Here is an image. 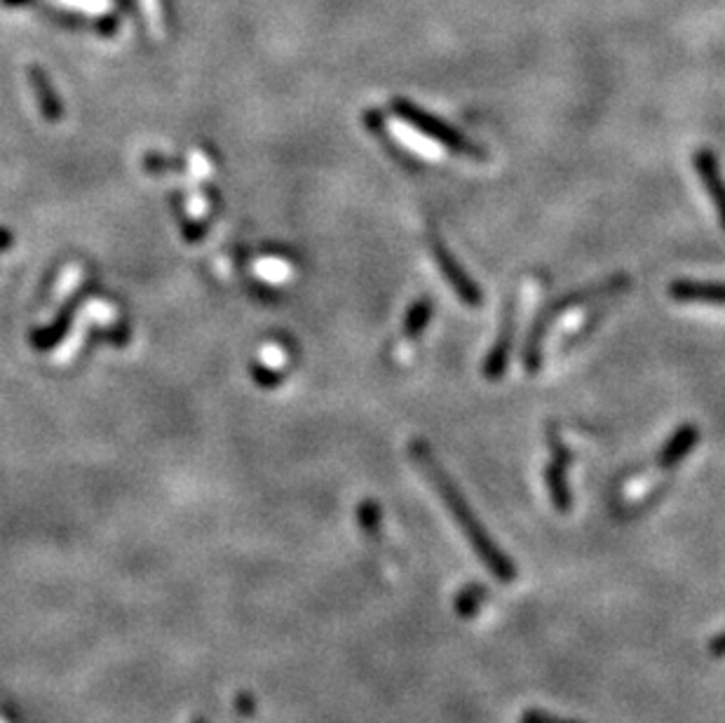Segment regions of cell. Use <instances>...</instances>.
<instances>
[{
  "instance_id": "obj_15",
  "label": "cell",
  "mask_w": 725,
  "mask_h": 723,
  "mask_svg": "<svg viewBox=\"0 0 725 723\" xmlns=\"http://www.w3.org/2000/svg\"><path fill=\"white\" fill-rule=\"evenodd\" d=\"M144 167L148 172L153 174H186L188 172V165L184 160L179 158H167V155H160V153H146L144 155Z\"/></svg>"
},
{
  "instance_id": "obj_3",
  "label": "cell",
  "mask_w": 725,
  "mask_h": 723,
  "mask_svg": "<svg viewBox=\"0 0 725 723\" xmlns=\"http://www.w3.org/2000/svg\"><path fill=\"white\" fill-rule=\"evenodd\" d=\"M390 111L395 113V116L402 120V123H406L409 127H413L416 132L423 134L425 139H430L439 146L449 148L451 153L463 155V158H470V160H477V162H484L486 158H489V153H486L479 144H474L472 139H467L463 132H458L456 127L444 123V120L437 118L435 113L425 111V108H420L418 104H413V101H409V99L395 97L390 101Z\"/></svg>"
},
{
  "instance_id": "obj_13",
  "label": "cell",
  "mask_w": 725,
  "mask_h": 723,
  "mask_svg": "<svg viewBox=\"0 0 725 723\" xmlns=\"http://www.w3.org/2000/svg\"><path fill=\"white\" fill-rule=\"evenodd\" d=\"M486 599H489V587L481 583L465 585L456 597V613L460 618H472Z\"/></svg>"
},
{
  "instance_id": "obj_10",
  "label": "cell",
  "mask_w": 725,
  "mask_h": 723,
  "mask_svg": "<svg viewBox=\"0 0 725 723\" xmlns=\"http://www.w3.org/2000/svg\"><path fill=\"white\" fill-rule=\"evenodd\" d=\"M111 315H113V310L108 308L106 303H101V301H94V303H90V306H85V308H83V313L78 315L76 324H73V331L69 334V339H66V341L62 343V348H59V350H57V355H54V362H59V364L69 362L71 357L78 353L80 346H83L85 334H87V324H92V322H104V320H108V317H111Z\"/></svg>"
},
{
  "instance_id": "obj_17",
  "label": "cell",
  "mask_w": 725,
  "mask_h": 723,
  "mask_svg": "<svg viewBox=\"0 0 725 723\" xmlns=\"http://www.w3.org/2000/svg\"><path fill=\"white\" fill-rule=\"evenodd\" d=\"M519 723H580V721L564 719V716L542 712V709H528V712L521 714Z\"/></svg>"
},
{
  "instance_id": "obj_2",
  "label": "cell",
  "mask_w": 725,
  "mask_h": 723,
  "mask_svg": "<svg viewBox=\"0 0 725 723\" xmlns=\"http://www.w3.org/2000/svg\"><path fill=\"white\" fill-rule=\"evenodd\" d=\"M632 287V280L627 275H611L608 280L592 282L589 287L575 289V292H568L559 299L547 303L545 308L540 310L538 317H535L531 331H528L524 350H521V360H524V367L528 374H535L542 367V343H545L547 331H550L552 322L557 320L559 315L568 313V310L585 306V303H594L601 299H611V296L625 294L627 289Z\"/></svg>"
},
{
  "instance_id": "obj_6",
  "label": "cell",
  "mask_w": 725,
  "mask_h": 723,
  "mask_svg": "<svg viewBox=\"0 0 725 723\" xmlns=\"http://www.w3.org/2000/svg\"><path fill=\"white\" fill-rule=\"evenodd\" d=\"M514 331H517V299H507L503 320H500V331L496 336V343L489 350L484 362V376L489 381H500L505 376L507 364H510V353L514 343Z\"/></svg>"
},
{
  "instance_id": "obj_1",
  "label": "cell",
  "mask_w": 725,
  "mask_h": 723,
  "mask_svg": "<svg viewBox=\"0 0 725 723\" xmlns=\"http://www.w3.org/2000/svg\"><path fill=\"white\" fill-rule=\"evenodd\" d=\"M409 454L413 458V463L418 465V470L430 479L432 486H435V491L439 493V498H442L446 510L451 512L453 522H456L458 529L463 531L467 543H470L474 554L484 562L491 576L503 580V583H512V580L517 578V566H514L512 559L507 557L503 550H500L496 540L486 533L484 524L479 522L474 510L470 508V503H467L458 486L453 484L449 472H444L435 454H432L430 444H425L423 439H413Z\"/></svg>"
},
{
  "instance_id": "obj_7",
  "label": "cell",
  "mask_w": 725,
  "mask_h": 723,
  "mask_svg": "<svg viewBox=\"0 0 725 723\" xmlns=\"http://www.w3.org/2000/svg\"><path fill=\"white\" fill-rule=\"evenodd\" d=\"M693 165H695L697 177H700V181H702L704 191H707L711 202H714L718 221H721V226L725 231V179H723L721 165H718L714 151H709V148H700V151L695 153Z\"/></svg>"
},
{
  "instance_id": "obj_11",
  "label": "cell",
  "mask_w": 725,
  "mask_h": 723,
  "mask_svg": "<svg viewBox=\"0 0 725 723\" xmlns=\"http://www.w3.org/2000/svg\"><path fill=\"white\" fill-rule=\"evenodd\" d=\"M697 442H700V430H697V425L693 423L681 425V428L664 442L660 454H657V463H660L662 468H674V465H679L683 458L697 447Z\"/></svg>"
},
{
  "instance_id": "obj_8",
  "label": "cell",
  "mask_w": 725,
  "mask_h": 723,
  "mask_svg": "<svg viewBox=\"0 0 725 723\" xmlns=\"http://www.w3.org/2000/svg\"><path fill=\"white\" fill-rule=\"evenodd\" d=\"M26 76H29V85L33 90V97H36V104L40 108V116H43L47 123L57 125L62 123L64 108L62 101H59V94L54 90L50 76H47L43 66L29 64L26 66Z\"/></svg>"
},
{
  "instance_id": "obj_16",
  "label": "cell",
  "mask_w": 725,
  "mask_h": 723,
  "mask_svg": "<svg viewBox=\"0 0 725 723\" xmlns=\"http://www.w3.org/2000/svg\"><path fill=\"white\" fill-rule=\"evenodd\" d=\"M381 519H383V512H381V505H378L376 500H364V503L359 505L357 522L367 536L376 538L378 533H381Z\"/></svg>"
},
{
  "instance_id": "obj_14",
  "label": "cell",
  "mask_w": 725,
  "mask_h": 723,
  "mask_svg": "<svg viewBox=\"0 0 725 723\" xmlns=\"http://www.w3.org/2000/svg\"><path fill=\"white\" fill-rule=\"evenodd\" d=\"M80 282H83V268L69 266L64 270L62 280H59V287H57V292H54V299H52V313H57V310L64 306V301L69 299L73 292H76Z\"/></svg>"
},
{
  "instance_id": "obj_18",
  "label": "cell",
  "mask_w": 725,
  "mask_h": 723,
  "mask_svg": "<svg viewBox=\"0 0 725 723\" xmlns=\"http://www.w3.org/2000/svg\"><path fill=\"white\" fill-rule=\"evenodd\" d=\"M144 12L151 22V29L162 36L165 33V22H162V12H160V0H144Z\"/></svg>"
},
{
  "instance_id": "obj_4",
  "label": "cell",
  "mask_w": 725,
  "mask_h": 723,
  "mask_svg": "<svg viewBox=\"0 0 725 723\" xmlns=\"http://www.w3.org/2000/svg\"><path fill=\"white\" fill-rule=\"evenodd\" d=\"M430 245H432V256H435V261L439 266V273L446 277V282L451 285L453 294H456L467 308H479L481 301H484V294H481L477 282H474L472 277L465 273V268L460 266V263L456 261V256L449 252V247H446L442 240L432 238Z\"/></svg>"
},
{
  "instance_id": "obj_9",
  "label": "cell",
  "mask_w": 725,
  "mask_h": 723,
  "mask_svg": "<svg viewBox=\"0 0 725 723\" xmlns=\"http://www.w3.org/2000/svg\"><path fill=\"white\" fill-rule=\"evenodd\" d=\"M667 292L679 303H707V306L725 308V282L674 280Z\"/></svg>"
},
{
  "instance_id": "obj_5",
  "label": "cell",
  "mask_w": 725,
  "mask_h": 723,
  "mask_svg": "<svg viewBox=\"0 0 725 723\" xmlns=\"http://www.w3.org/2000/svg\"><path fill=\"white\" fill-rule=\"evenodd\" d=\"M547 444H550V449H552V463L547 465V470H545L547 491H550V500H552L554 508H557L559 512H568L571 510L573 500H571V489H568L566 470H568V465H571L573 456L564 444V439L559 437V432L550 430V435H547Z\"/></svg>"
},
{
  "instance_id": "obj_20",
  "label": "cell",
  "mask_w": 725,
  "mask_h": 723,
  "mask_svg": "<svg viewBox=\"0 0 725 723\" xmlns=\"http://www.w3.org/2000/svg\"><path fill=\"white\" fill-rule=\"evenodd\" d=\"M33 0H3V5H8V8H24V5H31Z\"/></svg>"
},
{
  "instance_id": "obj_12",
  "label": "cell",
  "mask_w": 725,
  "mask_h": 723,
  "mask_svg": "<svg viewBox=\"0 0 725 723\" xmlns=\"http://www.w3.org/2000/svg\"><path fill=\"white\" fill-rule=\"evenodd\" d=\"M430 320H432V301L418 299L409 310H406V317H404L406 339H416V336L423 334V331L428 329Z\"/></svg>"
},
{
  "instance_id": "obj_21",
  "label": "cell",
  "mask_w": 725,
  "mask_h": 723,
  "mask_svg": "<svg viewBox=\"0 0 725 723\" xmlns=\"http://www.w3.org/2000/svg\"><path fill=\"white\" fill-rule=\"evenodd\" d=\"M195 723H207V721H200V719H195Z\"/></svg>"
},
{
  "instance_id": "obj_19",
  "label": "cell",
  "mask_w": 725,
  "mask_h": 723,
  "mask_svg": "<svg viewBox=\"0 0 725 723\" xmlns=\"http://www.w3.org/2000/svg\"><path fill=\"white\" fill-rule=\"evenodd\" d=\"M709 653L714 658H725V630L709 641Z\"/></svg>"
}]
</instances>
